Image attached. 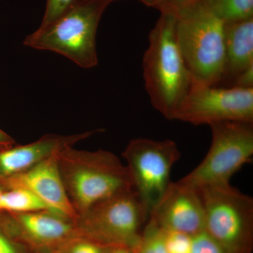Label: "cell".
<instances>
[{"instance_id": "obj_1", "label": "cell", "mask_w": 253, "mask_h": 253, "mask_svg": "<svg viewBox=\"0 0 253 253\" xmlns=\"http://www.w3.org/2000/svg\"><path fill=\"white\" fill-rule=\"evenodd\" d=\"M176 23L175 15L161 12L142 60L146 92L154 109L168 120H173L194 81L178 44Z\"/></svg>"}, {"instance_id": "obj_2", "label": "cell", "mask_w": 253, "mask_h": 253, "mask_svg": "<svg viewBox=\"0 0 253 253\" xmlns=\"http://www.w3.org/2000/svg\"><path fill=\"white\" fill-rule=\"evenodd\" d=\"M57 160L78 216L100 201L134 189L127 168L109 151H81L67 146L58 152Z\"/></svg>"}, {"instance_id": "obj_3", "label": "cell", "mask_w": 253, "mask_h": 253, "mask_svg": "<svg viewBox=\"0 0 253 253\" xmlns=\"http://www.w3.org/2000/svg\"><path fill=\"white\" fill-rule=\"evenodd\" d=\"M109 0H77L56 21L38 28L23 44L38 50L54 51L83 68L98 64L96 35Z\"/></svg>"}, {"instance_id": "obj_4", "label": "cell", "mask_w": 253, "mask_h": 253, "mask_svg": "<svg viewBox=\"0 0 253 253\" xmlns=\"http://www.w3.org/2000/svg\"><path fill=\"white\" fill-rule=\"evenodd\" d=\"M225 23L198 3L176 16V36L194 81L219 86L224 73Z\"/></svg>"}, {"instance_id": "obj_5", "label": "cell", "mask_w": 253, "mask_h": 253, "mask_svg": "<svg viewBox=\"0 0 253 253\" xmlns=\"http://www.w3.org/2000/svg\"><path fill=\"white\" fill-rule=\"evenodd\" d=\"M149 214L134 189L100 201L78 216L76 224L80 235L105 246L135 249L141 226Z\"/></svg>"}, {"instance_id": "obj_6", "label": "cell", "mask_w": 253, "mask_h": 253, "mask_svg": "<svg viewBox=\"0 0 253 253\" xmlns=\"http://www.w3.org/2000/svg\"><path fill=\"white\" fill-rule=\"evenodd\" d=\"M211 147L206 157L179 181L196 190L229 183L231 176L253 155V123L221 122L210 125Z\"/></svg>"}, {"instance_id": "obj_7", "label": "cell", "mask_w": 253, "mask_h": 253, "mask_svg": "<svg viewBox=\"0 0 253 253\" xmlns=\"http://www.w3.org/2000/svg\"><path fill=\"white\" fill-rule=\"evenodd\" d=\"M204 206L205 229L230 253L249 246L253 221V200L230 183L198 190Z\"/></svg>"}, {"instance_id": "obj_8", "label": "cell", "mask_w": 253, "mask_h": 253, "mask_svg": "<svg viewBox=\"0 0 253 253\" xmlns=\"http://www.w3.org/2000/svg\"><path fill=\"white\" fill-rule=\"evenodd\" d=\"M123 156L133 187L150 214L166 192L173 166L180 158L175 141L138 138L129 141Z\"/></svg>"}, {"instance_id": "obj_9", "label": "cell", "mask_w": 253, "mask_h": 253, "mask_svg": "<svg viewBox=\"0 0 253 253\" xmlns=\"http://www.w3.org/2000/svg\"><path fill=\"white\" fill-rule=\"evenodd\" d=\"M173 120L194 126L212 123H253V87L211 86L193 81Z\"/></svg>"}, {"instance_id": "obj_10", "label": "cell", "mask_w": 253, "mask_h": 253, "mask_svg": "<svg viewBox=\"0 0 253 253\" xmlns=\"http://www.w3.org/2000/svg\"><path fill=\"white\" fill-rule=\"evenodd\" d=\"M57 154L23 172L0 177V184L4 190L27 189L41 199L51 212L76 221L78 214L63 184Z\"/></svg>"}, {"instance_id": "obj_11", "label": "cell", "mask_w": 253, "mask_h": 253, "mask_svg": "<svg viewBox=\"0 0 253 253\" xmlns=\"http://www.w3.org/2000/svg\"><path fill=\"white\" fill-rule=\"evenodd\" d=\"M148 220L166 231L194 236L205 229L204 206L198 190L171 182Z\"/></svg>"}, {"instance_id": "obj_12", "label": "cell", "mask_w": 253, "mask_h": 253, "mask_svg": "<svg viewBox=\"0 0 253 253\" xmlns=\"http://www.w3.org/2000/svg\"><path fill=\"white\" fill-rule=\"evenodd\" d=\"M225 64L219 86H249L253 83V18L224 26Z\"/></svg>"}, {"instance_id": "obj_13", "label": "cell", "mask_w": 253, "mask_h": 253, "mask_svg": "<svg viewBox=\"0 0 253 253\" xmlns=\"http://www.w3.org/2000/svg\"><path fill=\"white\" fill-rule=\"evenodd\" d=\"M0 219L14 226L23 237L38 246L66 245L80 235L74 221L49 211L0 212Z\"/></svg>"}, {"instance_id": "obj_14", "label": "cell", "mask_w": 253, "mask_h": 253, "mask_svg": "<svg viewBox=\"0 0 253 253\" xmlns=\"http://www.w3.org/2000/svg\"><path fill=\"white\" fill-rule=\"evenodd\" d=\"M99 130L69 136L46 134L31 144L10 146L0 151V177L18 174L57 154L63 148L73 146Z\"/></svg>"}, {"instance_id": "obj_15", "label": "cell", "mask_w": 253, "mask_h": 253, "mask_svg": "<svg viewBox=\"0 0 253 253\" xmlns=\"http://www.w3.org/2000/svg\"><path fill=\"white\" fill-rule=\"evenodd\" d=\"M44 211L49 210L41 199L28 190L23 188L3 189L0 212L21 214Z\"/></svg>"}, {"instance_id": "obj_16", "label": "cell", "mask_w": 253, "mask_h": 253, "mask_svg": "<svg viewBox=\"0 0 253 253\" xmlns=\"http://www.w3.org/2000/svg\"><path fill=\"white\" fill-rule=\"evenodd\" d=\"M199 3L224 23L253 18V0H201Z\"/></svg>"}, {"instance_id": "obj_17", "label": "cell", "mask_w": 253, "mask_h": 253, "mask_svg": "<svg viewBox=\"0 0 253 253\" xmlns=\"http://www.w3.org/2000/svg\"><path fill=\"white\" fill-rule=\"evenodd\" d=\"M133 251L134 253H169L165 244L163 229L148 220L144 234Z\"/></svg>"}, {"instance_id": "obj_18", "label": "cell", "mask_w": 253, "mask_h": 253, "mask_svg": "<svg viewBox=\"0 0 253 253\" xmlns=\"http://www.w3.org/2000/svg\"><path fill=\"white\" fill-rule=\"evenodd\" d=\"M163 231L168 253H191L192 236L177 231Z\"/></svg>"}, {"instance_id": "obj_19", "label": "cell", "mask_w": 253, "mask_h": 253, "mask_svg": "<svg viewBox=\"0 0 253 253\" xmlns=\"http://www.w3.org/2000/svg\"><path fill=\"white\" fill-rule=\"evenodd\" d=\"M191 253H230L206 231L192 236Z\"/></svg>"}, {"instance_id": "obj_20", "label": "cell", "mask_w": 253, "mask_h": 253, "mask_svg": "<svg viewBox=\"0 0 253 253\" xmlns=\"http://www.w3.org/2000/svg\"><path fill=\"white\" fill-rule=\"evenodd\" d=\"M80 236V235H79ZM71 240L65 245L66 253H107L106 246L96 242L90 239L82 236V238Z\"/></svg>"}, {"instance_id": "obj_21", "label": "cell", "mask_w": 253, "mask_h": 253, "mask_svg": "<svg viewBox=\"0 0 253 253\" xmlns=\"http://www.w3.org/2000/svg\"><path fill=\"white\" fill-rule=\"evenodd\" d=\"M77 0H46V7L40 28L45 27L56 21Z\"/></svg>"}, {"instance_id": "obj_22", "label": "cell", "mask_w": 253, "mask_h": 253, "mask_svg": "<svg viewBox=\"0 0 253 253\" xmlns=\"http://www.w3.org/2000/svg\"><path fill=\"white\" fill-rule=\"evenodd\" d=\"M201 0H156L153 8L160 12H167L177 16L197 4Z\"/></svg>"}, {"instance_id": "obj_23", "label": "cell", "mask_w": 253, "mask_h": 253, "mask_svg": "<svg viewBox=\"0 0 253 253\" xmlns=\"http://www.w3.org/2000/svg\"><path fill=\"white\" fill-rule=\"evenodd\" d=\"M0 253H18L14 244L6 236L0 234Z\"/></svg>"}, {"instance_id": "obj_24", "label": "cell", "mask_w": 253, "mask_h": 253, "mask_svg": "<svg viewBox=\"0 0 253 253\" xmlns=\"http://www.w3.org/2000/svg\"><path fill=\"white\" fill-rule=\"evenodd\" d=\"M15 145V140L2 129H0V151Z\"/></svg>"}, {"instance_id": "obj_25", "label": "cell", "mask_w": 253, "mask_h": 253, "mask_svg": "<svg viewBox=\"0 0 253 253\" xmlns=\"http://www.w3.org/2000/svg\"><path fill=\"white\" fill-rule=\"evenodd\" d=\"M107 253H134L130 248L126 246H114L111 247Z\"/></svg>"}, {"instance_id": "obj_26", "label": "cell", "mask_w": 253, "mask_h": 253, "mask_svg": "<svg viewBox=\"0 0 253 253\" xmlns=\"http://www.w3.org/2000/svg\"><path fill=\"white\" fill-rule=\"evenodd\" d=\"M138 1H141V2H142L143 4L146 5V6L153 7L156 0H138Z\"/></svg>"}, {"instance_id": "obj_27", "label": "cell", "mask_w": 253, "mask_h": 253, "mask_svg": "<svg viewBox=\"0 0 253 253\" xmlns=\"http://www.w3.org/2000/svg\"><path fill=\"white\" fill-rule=\"evenodd\" d=\"M3 189L1 187V184H0V203H1V195H2Z\"/></svg>"}, {"instance_id": "obj_28", "label": "cell", "mask_w": 253, "mask_h": 253, "mask_svg": "<svg viewBox=\"0 0 253 253\" xmlns=\"http://www.w3.org/2000/svg\"><path fill=\"white\" fill-rule=\"evenodd\" d=\"M109 1H111V2H112V1H116V0H109Z\"/></svg>"}]
</instances>
